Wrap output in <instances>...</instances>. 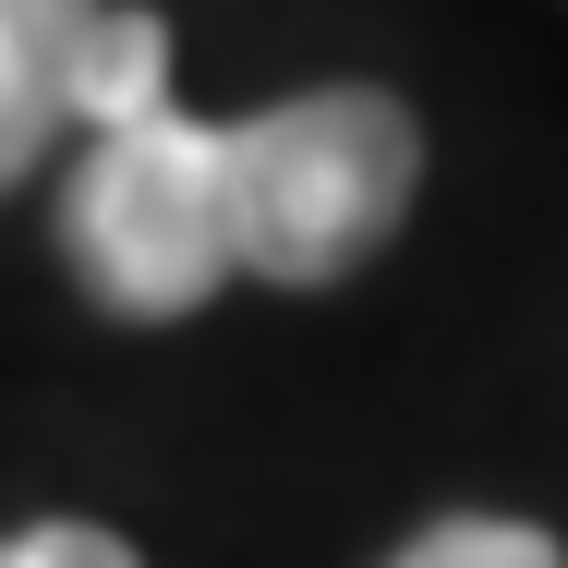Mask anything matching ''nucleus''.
Wrapping results in <instances>:
<instances>
[{
	"mask_svg": "<svg viewBox=\"0 0 568 568\" xmlns=\"http://www.w3.org/2000/svg\"><path fill=\"white\" fill-rule=\"evenodd\" d=\"M387 568H568L532 520H436L424 545H399Z\"/></svg>",
	"mask_w": 568,
	"mask_h": 568,
	"instance_id": "obj_5",
	"label": "nucleus"
},
{
	"mask_svg": "<svg viewBox=\"0 0 568 568\" xmlns=\"http://www.w3.org/2000/svg\"><path fill=\"white\" fill-rule=\"evenodd\" d=\"M61 242L98 278V303L133 315V327L219 303L230 254H219V206H206V121L145 110L121 133H98V158L61 194Z\"/></svg>",
	"mask_w": 568,
	"mask_h": 568,
	"instance_id": "obj_2",
	"label": "nucleus"
},
{
	"mask_svg": "<svg viewBox=\"0 0 568 568\" xmlns=\"http://www.w3.org/2000/svg\"><path fill=\"white\" fill-rule=\"evenodd\" d=\"M412 182H424V133L375 85H315L266 121H206V206L230 278L327 291L399 230Z\"/></svg>",
	"mask_w": 568,
	"mask_h": 568,
	"instance_id": "obj_1",
	"label": "nucleus"
},
{
	"mask_svg": "<svg viewBox=\"0 0 568 568\" xmlns=\"http://www.w3.org/2000/svg\"><path fill=\"white\" fill-rule=\"evenodd\" d=\"M145 110H170V24L98 0V24L73 49V121L85 133H121V121H145Z\"/></svg>",
	"mask_w": 568,
	"mask_h": 568,
	"instance_id": "obj_4",
	"label": "nucleus"
},
{
	"mask_svg": "<svg viewBox=\"0 0 568 568\" xmlns=\"http://www.w3.org/2000/svg\"><path fill=\"white\" fill-rule=\"evenodd\" d=\"M85 24H98V0H0V182H24L49 158V133L73 121Z\"/></svg>",
	"mask_w": 568,
	"mask_h": 568,
	"instance_id": "obj_3",
	"label": "nucleus"
},
{
	"mask_svg": "<svg viewBox=\"0 0 568 568\" xmlns=\"http://www.w3.org/2000/svg\"><path fill=\"white\" fill-rule=\"evenodd\" d=\"M0 568H145V557L98 520H37V532H0Z\"/></svg>",
	"mask_w": 568,
	"mask_h": 568,
	"instance_id": "obj_6",
	"label": "nucleus"
}]
</instances>
